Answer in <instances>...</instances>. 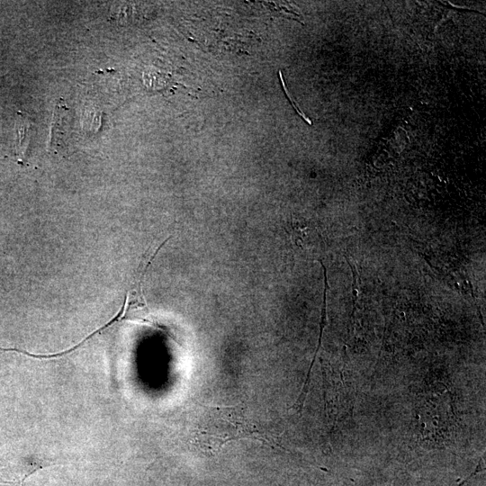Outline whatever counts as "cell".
I'll return each mask as SVG.
<instances>
[{"label": "cell", "instance_id": "cell-1", "mask_svg": "<svg viewBox=\"0 0 486 486\" xmlns=\"http://www.w3.org/2000/svg\"><path fill=\"white\" fill-rule=\"evenodd\" d=\"M244 404L229 407H204V412L193 431L192 444L207 455L218 454L226 443L255 439L277 446L248 416Z\"/></svg>", "mask_w": 486, "mask_h": 486}, {"label": "cell", "instance_id": "cell-2", "mask_svg": "<svg viewBox=\"0 0 486 486\" xmlns=\"http://www.w3.org/2000/svg\"><path fill=\"white\" fill-rule=\"evenodd\" d=\"M128 300H129V294H126L125 297H124L123 304H122L121 310L117 312V314L112 319H111L106 324L103 325L102 327H100L99 328H97L96 330H94V332L89 334L87 337H86L84 339H82L77 345L74 346L73 347H71L69 349H66V350H64L62 352H58V353H55V354H48V355L32 354V353H29L28 351L18 349V348H14V347L4 348V347L0 346V350L17 352V353L28 356L30 357L41 358V359L58 357V356H64L66 354L71 353L72 351H74L75 349L79 347L81 345H83L86 340L90 339L93 336H94L95 334H97L100 331L107 328L108 327L112 326L113 323L118 321L122 317V315L124 313V310H126Z\"/></svg>", "mask_w": 486, "mask_h": 486}, {"label": "cell", "instance_id": "cell-3", "mask_svg": "<svg viewBox=\"0 0 486 486\" xmlns=\"http://www.w3.org/2000/svg\"><path fill=\"white\" fill-rule=\"evenodd\" d=\"M15 129L17 153L21 154L20 156H23L32 136V125L28 119L19 114L16 120Z\"/></svg>", "mask_w": 486, "mask_h": 486}, {"label": "cell", "instance_id": "cell-4", "mask_svg": "<svg viewBox=\"0 0 486 486\" xmlns=\"http://www.w3.org/2000/svg\"><path fill=\"white\" fill-rule=\"evenodd\" d=\"M0 85H1V82H0Z\"/></svg>", "mask_w": 486, "mask_h": 486}]
</instances>
